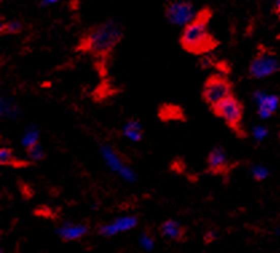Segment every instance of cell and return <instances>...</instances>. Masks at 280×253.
<instances>
[{
    "label": "cell",
    "instance_id": "6da1fadb",
    "mask_svg": "<svg viewBox=\"0 0 280 253\" xmlns=\"http://www.w3.org/2000/svg\"><path fill=\"white\" fill-rule=\"evenodd\" d=\"M122 34V27L114 20H109L92 29L86 43L91 52L97 55H106L121 41Z\"/></svg>",
    "mask_w": 280,
    "mask_h": 253
},
{
    "label": "cell",
    "instance_id": "7a4b0ae2",
    "mask_svg": "<svg viewBox=\"0 0 280 253\" xmlns=\"http://www.w3.org/2000/svg\"><path fill=\"white\" fill-rule=\"evenodd\" d=\"M181 43L188 51L203 52L212 46L209 31H208V20L206 18H197L186 27H184Z\"/></svg>",
    "mask_w": 280,
    "mask_h": 253
},
{
    "label": "cell",
    "instance_id": "3957f363",
    "mask_svg": "<svg viewBox=\"0 0 280 253\" xmlns=\"http://www.w3.org/2000/svg\"><path fill=\"white\" fill-rule=\"evenodd\" d=\"M101 155H102L103 164L110 172L115 173L118 177H121L122 180L126 182L133 183L136 182L138 176L134 172V169L129 166L123 161V158L118 154L115 149L110 145H102L101 146Z\"/></svg>",
    "mask_w": 280,
    "mask_h": 253
},
{
    "label": "cell",
    "instance_id": "277c9868",
    "mask_svg": "<svg viewBox=\"0 0 280 253\" xmlns=\"http://www.w3.org/2000/svg\"><path fill=\"white\" fill-rule=\"evenodd\" d=\"M166 18L174 26L186 27L197 19V12L189 2L176 0L166 7Z\"/></svg>",
    "mask_w": 280,
    "mask_h": 253
},
{
    "label": "cell",
    "instance_id": "5b68a950",
    "mask_svg": "<svg viewBox=\"0 0 280 253\" xmlns=\"http://www.w3.org/2000/svg\"><path fill=\"white\" fill-rule=\"evenodd\" d=\"M204 101L210 106H216L221 101L232 97V87L229 82L223 77H212L204 84Z\"/></svg>",
    "mask_w": 280,
    "mask_h": 253
},
{
    "label": "cell",
    "instance_id": "8992f818",
    "mask_svg": "<svg viewBox=\"0 0 280 253\" xmlns=\"http://www.w3.org/2000/svg\"><path fill=\"white\" fill-rule=\"evenodd\" d=\"M213 109L217 117H220L227 125L233 129L239 128L243 119V107L237 99L229 97L213 106Z\"/></svg>",
    "mask_w": 280,
    "mask_h": 253
},
{
    "label": "cell",
    "instance_id": "52a82bcc",
    "mask_svg": "<svg viewBox=\"0 0 280 253\" xmlns=\"http://www.w3.org/2000/svg\"><path fill=\"white\" fill-rule=\"evenodd\" d=\"M280 70V63L272 54L262 52L252 60L250 66V75L255 79H264Z\"/></svg>",
    "mask_w": 280,
    "mask_h": 253
},
{
    "label": "cell",
    "instance_id": "ba28073f",
    "mask_svg": "<svg viewBox=\"0 0 280 253\" xmlns=\"http://www.w3.org/2000/svg\"><path fill=\"white\" fill-rule=\"evenodd\" d=\"M254 101L258 105V113L262 119H267L272 115L279 107L280 99L275 94H267L263 90H256L254 92Z\"/></svg>",
    "mask_w": 280,
    "mask_h": 253
},
{
    "label": "cell",
    "instance_id": "9c48e42d",
    "mask_svg": "<svg viewBox=\"0 0 280 253\" xmlns=\"http://www.w3.org/2000/svg\"><path fill=\"white\" fill-rule=\"evenodd\" d=\"M138 224L137 217L134 216H123L118 217L114 221H111L109 224H105L100 228V233L105 237H110V236H115L119 232L130 231L133 228H136Z\"/></svg>",
    "mask_w": 280,
    "mask_h": 253
},
{
    "label": "cell",
    "instance_id": "30bf717a",
    "mask_svg": "<svg viewBox=\"0 0 280 253\" xmlns=\"http://www.w3.org/2000/svg\"><path fill=\"white\" fill-rule=\"evenodd\" d=\"M229 165L228 154L225 153V150L221 146H216L212 149V151L208 155V168L210 172L213 173H221L224 172L225 169Z\"/></svg>",
    "mask_w": 280,
    "mask_h": 253
},
{
    "label": "cell",
    "instance_id": "8fae6325",
    "mask_svg": "<svg viewBox=\"0 0 280 253\" xmlns=\"http://www.w3.org/2000/svg\"><path fill=\"white\" fill-rule=\"evenodd\" d=\"M88 228L85 224H74V223H65L58 228V235L66 241L82 239L83 236L87 235Z\"/></svg>",
    "mask_w": 280,
    "mask_h": 253
},
{
    "label": "cell",
    "instance_id": "7c38bea8",
    "mask_svg": "<svg viewBox=\"0 0 280 253\" xmlns=\"http://www.w3.org/2000/svg\"><path fill=\"white\" fill-rule=\"evenodd\" d=\"M122 136L125 137L126 140L132 141V142H140L144 137V130H142V125L136 119H130L122 126Z\"/></svg>",
    "mask_w": 280,
    "mask_h": 253
},
{
    "label": "cell",
    "instance_id": "4fadbf2b",
    "mask_svg": "<svg viewBox=\"0 0 280 253\" xmlns=\"http://www.w3.org/2000/svg\"><path fill=\"white\" fill-rule=\"evenodd\" d=\"M22 110L14 99L8 97H2L0 98V114L3 118H10V119H16L20 115Z\"/></svg>",
    "mask_w": 280,
    "mask_h": 253
},
{
    "label": "cell",
    "instance_id": "5bb4252c",
    "mask_svg": "<svg viewBox=\"0 0 280 253\" xmlns=\"http://www.w3.org/2000/svg\"><path fill=\"white\" fill-rule=\"evenodd\" d=\"M161 233L166 239L181 240L184 236V229L178 221L168 220L161 225Z\"/></svg>",
    "mask_w": 280,
    "mask_h": 253
},
{
    "label": "cell",
    "instance_id": "9a60e30c",
    "mask_svg": "<svg viewBox=\"0 0 280 253\" xmlns=\"http://www.w3.org/2000/svg\"><path fill=\"white\" fill-rule=\"evenodd\" d=\"M39 138H41V133L37 126H29L26 129V132L23 133L20 143L24 149H29V147L35 146L39 143Z\"/></svg>",
    "mask_w": 280,
    "mask_h": 253
},
{
    "label": "cell",
    "instance_id": "2e32d148",
    "mask_svg": "<svg viewBox=\"0 0 280 253\" xmlns=\"http://www.w3.org/2000/svg\"><path fill=\"white\" fill-rule=\"evenodd\" d=\"M0 164L2 165H18V158L10 147L0 149Z\"/></svg>",
    "mask_w": 280,
    "mask_h": 253
},
{
    "label": "cell",
    "instance_id": "e0dca14e",
    "mask_svg": "<svg viewBox=\"0 0 280 253\" xmlns=\"http://www.w3.org/2000/svg\"><path fill=\"white\" fill-rule=\"evenodd\" d=\"M251 174L256 181H263L265 180L267 177L269 176V169L265 168L264 165H260V164H256V165L251 166Z\"/></svg>",
    "mask_w": 280,
    "mask_h": 253
},
{
    "label": "cell",
    "instance_id": "ac0fdd59",
    "mask_svg": "<svg viewBox=\"0 0 280 253\" xmlns=\"http://www.w3.org/2000/svg\"><path fill=\"white\" fill-rule=\"evenodd\" d=\"M27 154H28V158L31 160V161L38 162L43 160L46 153H44V149L41 143H38V145H35V146L27 149Z\"/></svg>",
    "mask_w": 280,
    "mask_h": 253
},
{
    "label": "cell",
    "instance_id": "d6986e66",
    "mask_svg": "<svg viewBox=\"0 0 280 253\" xmlns=\"http://www.w3.org/2000/svg\"><path fill=\"white\" fill-rule=\"evenodd\" d=\"M22 23L18 22V20H11V22L6 23L2 26V33H8V34H16L22 31Z\"/></svg>",
    "mask_w": 280,
    "mask_h": 253
},
{
    "label": "cell",
    "instance_id": "ffe728a7",
    "mask_svg": "<svg viewBox=\"0 0 280 253\" xmlns=\"http://www.w3.org/2000/svg\"><path fill=\"white\" fill-rule=\"evenodd\" d=\"M140 245H141V248H142V249L147 250V252H150V250L154 249V239H153L150 235L144 233V235L141 236Z\"/></svg>",
    "mask_w": 280,
    "mask_h": 253
},
{
    "label": "cell",
    "instance_id": "44dd1931",
    "mask_svg": "<svg viewBox=\"0 0 280 253\" xmlns=\"http://www.w3.org/2000/svg\"><path fill=\"white\" fill-rule=\"evenodd\" d=\"M252 136H254L255 140L259 141V142H260V141H264L265 138H267V136H268V129L262 125L255 126V128L252 129Z\"/></svg>",
    "mask_w": 280,
    "mask_h": 253
},
{
    "label": "cell",
    "instance_id": "7402d4cb",
    "mask_svg": "<svg viewBox=\"0 0 280 253\" xmlns=\"http://www.w3.org/2000/svg\"><path fill=\"white\" fill-rule=\"evenodd\" d=\"M201 66H203V67H210V66H212V59H210L209 56H204V58L201 59Z\"/></svg>",
    "mask_w": 280,
    "mask_h": 253
},
{
    "label": "cell",
    "instance_id": "603a6c76",
    "mask_svg": "<svg viewBox=\"0 0 280 253\" xmlns=\"http://www.w3.org/2000/svg\"><path fill=\"white\" fill-rule=\"evenodd\" d=\"M59 2H62V0H42L41 4L43 7H48V6H52V4H56Z\"/></svg>",
    "mask_w": 280,
    "mask_h": 253
},
{
    "label": "cell",
    "instance_id": "cb8c5ba5",
    "mask_svg": "<svg viewBox=\"0 0 280 253\" xmlns=\"http://www.w3.org/2000/svg\"><path fill=\"white\" fill-rule=\"evenodd\" d=\"M276 10L280 15V0H276Z\"/></svg>",
    "mask_w": 280,
    "mask_h": 253
},
{
    "label": "cell",
    "instance_id": "d4e9b609",
    "mask_svg": "<svg viewBox=\"0 0 280 253\" xmlns=\"http://www.w3.org/2000/svg\"><path fill=\"white\" fill-rule=\"evenodd\" d=\"M277 235H280V227L277 228Z\"/></svg>",
    "mask_w": 280,
    "mask_h": 253
}]
</instances>
